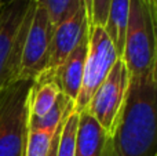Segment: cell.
I'll return each mask as SVG.
<instances>
[{"label":"cell","instance_id":"18","mask_svg":"<svg viewBox=\"0 0 157 156\" xmlns=\"http://www.w3.org/2000/svg\"><path fill=\"white\" fill-rule=\"evenodd\" d=\"M62 124H61V126L57 129V131L54 133V137H52L51 145H50L47 156H57V149H58V142H59V135H61V130H62Z\"/></svg>","mask_w":157,"mask_h":156},{"label":"cell","instance_id":"14","mask_svg":"<svg viewBox=\"0 0 157 156\" xmlns=\"http://www.w3.org/2000/svg\"><path fill=\"white\" fill-rule=\"evenodd\" d=\"M78 124V113L73 112L62 124L58 142L57 156H75L76 148V133Z\"/></svg>","mask_w":157,"mask_h":156},{"label":"cell","instance_id":"19","mask_svg":"<svg viewBox=\"0 0 157 156\" xmlns=\"http://www.w3.org/2000/svg\"><path fill=\"white\" fill-rule=\"evenodd\" d=\"M150 10H152V17H153V26H155V36H156V82H157V3L156 0L153 3H149Z\"/></svg>","mask_w":157,"mask_h":156},{"label":"cell","instance_id":"12","mask_svg":"<svg viewBox=\"0 0 157 156\" xmlns=\"http://www.w3.org/2000/svg\"><path fill=\"white\" fill-rule=\"evenodd\" d=\"M75 112V101L61 93L54 107L43 118L28 119V130H43V131L55 133V130Z\"/></svg>","mask_w":157,"mask_h":156},{"label":"cell","instance_id":"6","mask_svg":"<svg viewBox=\"0 0 157 156\" xmlns=\"http://www.w3.org/2000/svg\"><path fill=\"white\" fill-rule=\"evenodd\" d=\"M128 87L130 73L124 61L119 58L86 108V112H88L109 135L113 134L116 129Z\"/></svg>","mask_w":157,"mask_h":156},{"label":"cell","instance_id":"2","mask_svg":"<svg viewBox=\"0 0 157 156\" xmlns=\"http://www.w3.org/2000/svg\"><path fill=\"white\" fill-rule=\"evenodd\" d=\"M35 6L33 0L0 6V93L18 80L22 47Z\"/></svg>","mask_w":157,"mask_h":156},{"label":"cell","instance_id":"8","mask_svg":"<svg viewBox=\"0 0 157 156\" xmlns=\"http://www.w3.org/2000/svg\"><path fill=\"white\" fill-rule=\"evenodd\" d=\"M86 36H88V19L84 2L78 0L73 10L54 26L48 66L47 71L35 82H51L55 72Z\"/></svg>","mask_w":157,"mask_h":156},{"label":"cell","instance_id":"7","mask_svg":"<svg viewBox=\"0 0 157 156\" xmlns=\"http://www.w3.org/2000/svg\"><path fill=\"white\" fill-rule=\"evenodd\" d=\"M54 25L47 11L36 4L22 47L18 80H33L47 71Z\"/></svg>","mask_w":157,"mask_h":156},{"label":"cell","instance_id":"22","mask_svg":"<svg viewBox=\"0 0 157 156\" xmlns=\"http://www.w3.org/2000/svg\"><path fill=\"white\" fill-rule=\"evenodd\" d=\"M145 2H146V3H153L155 0H145Z\"/></svg>","mask_w":157,"mask_h":156},{"label":"cell","instance_id":"17","mask_svg":"<svg viewBox=\"0 0 157 156\" xmlns=\"http://www.w3.org/2000/svg\"><path fill=\"white\" fill-rule=\"evenodd\" d=\"M110 0H92V14L90 26H105Z\"/></svg>","mask_w":157,"mask_h":156},{"label":"cell","instance_id":"23","mask_svg":"<svg viewBox=\"0 0 157 156\" xmlns=\"http://www.w3.org/2000/svg\"><path fill=\"white\" fill-rule=\"evenodd\" d=\"M156 3H157V0H156Z\"/></svg>","mask_w":157,"mask_h":156},{"label":"cell","instance_id":"16","mask_svg":"<svg viewBox=\"0 0 157 156\" xmlns=\"http://www.w3.org/2000/svg\"><path fill=\"white\" fill-rule=\"evenodd\" d=\"M47 11L52 25H57L75 8L78 0H33Z\"/></svg>","mask_w":157,"mask_h":156},{"label":"cell","instance_id":"11","mask_svg":"<svg viewBox=\"0 0 157 156\" xmlns=\"http://www.w3.org/2000/svg\"><path fill=\"white\" fill-rule=\"evenodd\" d=\"M128 15H130V0H110L108 18H106L103 29H105L106 35L109 36L120 58H121L123 50H124Z\"/></svg>","mask_w":157,"mask_h":156},{"label":"cell","instance_id":"21","mask_svg":"<svg viewBox=\"0 0 157 156\" xmlns=\"http://www.w3.org/2000/svg\"><path fill=\"white\" fill-rule=\"evenodd\" d=\"M15 0H0V6H4V4H8V3H13Z\"/></svg>","mask_w":157,"mask_h":156},{"label":"cell","instance_id":"20","mask_svg":"<svg viewBox=\"0 0 157 156\" xmlns=\"http://www.w3.org/2000/svg\"><path fill=\"white\" fill-rule=\"evenodd\" d=\"M83 2H84V7H86L87 19H88V26H90V21H91V14H92V0H83Z\"/></svg>","mask_w":157,"mask_h":156},{"label":"cell","instance_id":"13","mask_svg":"<svg viewBox=\"0 0 157 156\" xmlns=\"http://www.w3.org/2000/svg\"><path fill=\"white\" fill-rule=\"evenodd\" d=\"M59 94L54 82H35L29 94V118H43L54 107Z\"/></svg>","mask_w":157,"mask_h":156},{"label":"cell","instance_id":"3","mask_svg":"<svg viewBox=\"0 0 157 156\" xmlns=\"http://www.w3.org/2000/svg\"><path fill=\"white\" fill-rule=\"evenodd\" d=\"M121 60L130 79L152 73L156 68V36L149 3L130 0V15Z\"/></svg>","mask_w":157,"mask_h":156},{"label":"cell","instance_id":"15","mask_svg":"<svg viewBox=\"0 0 157 156\" xmlns=\"http://www.w3.org/2000/svg\"><path fill=\"white\" fill-rule=\"evenodd\" d=\"M52 137L54 133L43 131V130H28L24 156H47Z\"/></svg>","mask_w":157,"mask_h":156},{"label":"cell","instance_id":"1","mask_svg":"<svg viewBox=\"0 0 157 156\" xmlns=\"http://www.w3.org/2000/svg\"><path fill=\"white\" fill-rule=\"evenodd\" d=\"M112 156H157L156 71L130 79L124 107L112 134Z\"/></svg>","mask_w":157,"mask_h":156},{"label":"cell","instance_id":"5","mask_svg":"<svg viewBox=\"0 0 157 156\" xmlns=\"http://www.w3.org/2000/svg\"><path fill=\"white\" fill-rule=\"evenodd\" d=\"M119 58L105 29L102 26L88 28V50L84 64L81 88L75 101V112L81 113L86 111L90 99Z\"/></svg>","mask_w":157,"mask_h":156},{"label":"cell","instance_id":"4","mask_svg":"<svg viewBox=\"0 0 157 156\" xmlns=\"http://www.w3.org/2000/svg\"><path fill=\"white\" fill-rule=\"evenodd\" d=\"M33 80H17L0 93V156H24Z\"/></svg>","mask_w":157,"mask_h":156},{"label":"cell","instance_id":"9","mask_svg":"<svg viewBox=\"0 0 157 156\" xmlns=\"http://www.w3.org/2000/svg\"><path fill=\"white\" fill-rule=\"evenodd\" d=\"M75 156H112V135L86 111L78 113Z\"/></svg>","mask_w":157,"mask_h":156},{"label":"cell","instance_id":"10","mask_svg":"<svg viewBox=\"0 0 157 156\" xmlns=\"http://www.w3.org/2000/svg\"><path fill=\"white\" fill-rule=\"evenodd\" d=\"M87 50H88V36H86L78 43V46L71 53V55L66 58L65 62L59 66V69L55 72L51 79V82L58 86L61 93L73 101H76L81 88Z\"/></svg>","mask_w":157,"mask_h":156}]
</instances>
